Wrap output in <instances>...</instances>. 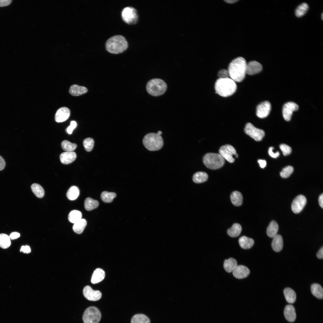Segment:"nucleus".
<instances>
[{
    "label": "nucleus",
    "instance_id": "10",
    "mask_svg": "<svg viewBox=\"0 0 323 323\" xmlns=\"http://www.w3.org/2000/svg\"><path fill=\"white\" fill-rule=\"evenodd\" d=\"M219 154L225 159L230 163L234 161L232 156L237 153L235 149L230 144H226L221 146L219 150Z\"/></svg>",
    "mask_w": 323,
    "mask_h": 323
},
{
    "label": "nucleus",
    "instance_id": "50",
    "mask_svg": "<svg viewBox=\"0 0 323 323\" xmlns=\"http://www.w3.org/2000/svg\"><path fill=\"white\" fill-rule=\"evenodd\" d=\"M20 236L19 233L17 232H13L11 233L9 237L10 239L13 240L19 238Z\"/></svg>",
    "mask_w": 323,
    "mask_h": 323
},
{
    "label": "nucleus",
    "instance_id": "49",
    "mask_svg": "<svg viewBox=\"0 0 323 323\" xmlns=\"http://www.w3.org/2000/svg\"><path fill=\"white\" fill-rule=\"evenodd\" d=\"M5 166V162L4 159L0 156V171L3 170Z\"/></svg>",
    "mask_w": 323,
    "mask_h": 323
},
{
    "label": "nucleus",
    "instance_id": "38",
    "mask_svg": "<svg viewBox=\"0 0 323 323\" xmlns=\"http://www.w3.org/2000/svg\"><path fill=\"white\" fill-rule=\"evenodd\" d=\"M9 236L4 234H0V247L3 249L8 248L11 244Z\"/></svg>",
    "mask_w": 323,
    "mask_h": 323
},
{
    "label": "nucleus",
    "instance_id": "53",
    "mask_svg": "<svg viewBox=\"0 0 323 323\" xmlns=\"http://www.w3.org/2000/svg\"><path fill=\"white\" fill-rule=\"evenodd\" d=\"M319 202L320 206L323 208V194H322L320 195L319 198Z\"/></svg>",
    "mask_w": 323,
    "mask_h": 323
},
{
    "label": "nucleus",
    "instance_id": "23",
    "mask_svg": "<svg viewBox=\"0 0 323 323\" xmlns=\"http://www.w3.org/2000/svg\"><path fill=\"white\" fill-rule=\"evenodd\" d=\"M239 243L242 248L247 249L251 248L253 246L254 241L252 239L244 236L239 239Z\"/></svg>",
    "mask_w": 323,
    "mask_h": 323
},
{
    "label": "nucleus",
    "instance_id": "14",
    "mask_svg": "<svg viewBox=\"0 0 323 323\" xmlns=\"http://www.w3.org/2000/svg\"><path fill=\"white\" fill-rule=\"evenodd\" d=\"M83 293L86 298L92 301L99 300L102 296L101 293L100 291L94 290L89 286H86L84 287Z\"/></svg>",
    "mask_w": 323,
    "mask_h": 323
},
{
    "label": "nucleus",
    "instance_id": "12",
    "mask_svg": "<svg viewBox=\"0 0 323 323\" xmlns=\"http://www.w3.org/2000/svg\"><path fill=\"white\" fill-rule=\"evenodd\" d=\"M307 203V199L305 196L300 195L296 197L292 201L291 209L295 214L300 212L303 209Z\"/></svg>",
    "mask_w": 323,
    "mask_h": 323
},
{
    "label": "nucleus",
    "instance_id": "15",
    "mask_svg": "<svg viewBox=\"0 0 323 323\" xmlns=\"http://www.w3.org/2000/svg\"><path fill=\"white\" fill-rule=\"evenodd\" d=\"M262 69V66L259 62L252 61L247 63L246 73L249 75H253L260 72Z\"/></svg>",
    "mask_w": 323,
    "mask_h": 323
},
{
    "label": "nucleus",
    "instance_id": "7",
    "mask_svg": "<svg viewBox=\"0 0 323 323\" xmlns=\"http://www.w3.org/2000/svg\"><path fill=\"white\" fill-rule=\"evenodd\" d=\"M101 318V314L97 307L91 306L84 311L83 320L84 323H98Z\"/></svg>",
    "mask_w": 323,
    "mask_h": 323
},
{
    "label": "nucleus",
    "instance_id": "46",
    "mask_svg": "<svg viewBox=\"0 0 323 323\" xmlns=\"http://www.w3.org/2000/svg\"><path fill=\"white\" fill-rule=\"evenodd\" d=\"M274 149V147H269L268 153L269 155L270 156L273 158H276L279 156L280 155L279 153L278 152H277L275 153H274L273 152V150Z\"/></svg>",
    "mask_w": 323,
    "mask_h": 323
},
{
    "label": "nucleus",
    "instance_id": "45",
    "mask_svg": "<svg viewBox=\"0 0 323 323\" xmlns=\"http://www.w3.org/2000/svg\"><path fill=\"white\" fill-rule=\"evenodd\" d=\"M77 124L75 121H71L70 125L67 128L66 131L69 134L72 133L73 130L76 127Z\"/></svg>",
    "mask_w": 323,
    "mask_h": 323
},
{
    "label": "nucleus",
    "instance_id": "21",
    "mask_svg": "<svg viewBox=\"0 0 323 323\" xmlns=\"http://www.w3.org/2000/svg\"><path fill=\"white\" fill-rule=\"evenodd\" d=\"M87 91V89L85 87L74 84L71 86L69 92L73 96H78L86 93Z\"/></svg>",
    "mask_w": 323,
    "mask_h": 323
},
{
    "label": "nucleus",
    "instance_id": "26",
    "mask_svg": "<svg viewBox=\"0 0 323 323\" xmlns=\"http://www.w3.org/2000/svg\"><path fill=\"white\" fill-rule=\"evenodd\" d=\"M284 293L287 301L289 303L292 304L296 300V294L295 292L290 288H286L284 290Z\"/></svg>",
    "mask_w": 323,
    "mask_h": 323
},
{
    "label": "nucleus",
    "instance_id": "34",
    "mask_svg": "<svg viewBox=\"0 0 323 323\" xmlns=\"http://www.w3.org/2000/svg\"><path fill=\"white\" fill-rule=\"evenodd\" d=\"M80 191L76 186H71L68 191L66 195L68 198L71 200L76 199L79 195Z\"/></svg>",
    "mask_w": 323,
    "mask_h": 323
},
{
    "label": "nucleus",
    "instance_id": "52",
    "mask_svg": "<svg viewBox=\"0 0 323 323\" xmlns=\"http://www.w3.org/2000/svg\"><path fill=\"white\" fill-rule=\"evenodd\" d=\"M258 162L259 163L260 167L262 168H264L266 165V162L265 160L259 159L258 160Z\"/></svg>",
    "mask_w": 323,
    "mask_h": 323
},
{
    "label": "nucleus",
    "instance_id": "51",
    "mask_svg": "<svg viewBox=\"0 0 323 323\" xmlns=\"http://www.w3.org/2000/svg\"><path fill=\"white\" fill-rule=\"evenodd\" d=\"M317 257L319 259H322L323 258V247L319 249L316 254Z\"/></svg>",
    "mask_w": 323,
    "mask_h": 323
},
{
    "label": "nucleus",
    "instance_id": "39",
    "mask_svg": "<svg viewBox=\"0 0 323 323\" xmlns=\"http://www.w3.org/2000/svg\"><path fill=\"white\" fill-rule=\"evenodd\" d=\"M116 196V194L115 193L104 191L102 193L101 198L103 202L110 203L112 201L113 199L115 198Z\"/></svg>",
    "mask_w": 323,
    "mask_h": 323
},
{
    "label": "nucleus",
    "instance_id": "31",
    "mask_svg": "<svg viewBox=\"0 0 323 323\" xmlns=\"http://www.w3.org/2000/svg\"><path fill=\"white\" fill-rule=\"evenodd\" d=\"M208 177V176L206 173L203 172H198L194 174L193 180L195 183H200L206 181Z\"/></svg>",
    "mask_w": 323,
    "mask_h": 323
},
{
    "label": "nucleus",
    "instance_id": "42",
    "mask_svg": "<svg viewBox=\"0 0 323 323\" xmlns=\"http://www.w3.org/2000/svg\"><path fill=\"white\" fill-rule=\"evenodd\" d=\"M293 168L291 166H288L284 167L281 171L280 175L281 177L286 178L289 177L292 173Z\"/></svg>",
    "mask_w": 323,
    "mask_h": 323
},
{
    "label": "nucleus",
    "instance_id": "43",
    "mask_svg": "<svg viewBox=\"0 0 323 323\" xmlns=\"http://www.w3.org/2000/svg\"><path fill=\"white\" fill-rule=\"evenodd\" d=\"M280 148L284 156L289 155L291 152L292 149L290 147L285 144H282L280 145Z\"/></svg>",
    "mask_w": 323,
    "mask_h": 323
},
{
    "label": "nucleus",
    "instance_id": "22",
    "mask_svg": "<svg viewBox=\"0 0 323 323\" xmlns=\"http://www.w3.org/2000/svg\"><path fill=\"white\" fill-rule=\"evenodd\" d=\"M105 276V272L102 269L99 268L96 269L92 274L91 282L93 284L97 283L103 280Z\"/></svg>",
    "mask_w": 323,
    "mask_h": 323
},
{
    "label": "nucleus",
    "instance_id": "19",
    "mask_svg": "<svg viewBox=\"0 0 323 323\" xmlns=\"http://www.w3.org/2000/svg\"><path fill=\"white\" fill-rule=\"evenodd\" d=\"M284 314L286 319L288 321L293 322L295 320L296 314L295 308L293 305H287L284 310Z\"/></svg>",
    "mask_w": 323,
    "mask_h": 323
},
{
    "label": "nucleus",
    "instance_id": "57",
    "mask_svg": "<svg viewBox=\"0 0 323 323\" xmlns=\"http://www.w3.org/2000/svg\"><path fill=\"white\" fill-rule=\"evenodd\" d=\"M323 13H322V19H323Z\"/></svg>",
    "mask_w": 323,
    "mask_h": 323
},
{
    "label": "nucleus",
    "instance_id": "17",
    "mask_svg": "<svg viewBox=\"0 0 323 323\" xmlns=\"http://www.w3.org/2000/svg\"><path fill=\"white\" fill-rule=\"evenodd\" d=\"M250 271L246 266L243 265H238L232 271L233 275L236 278L242 279L247 277Z\"/></svg>",
    "mask_w": 323,
    "mask_h": 323
},
{
    "label": "nucleus",
    "instance_id": "33",
    "mask_svg": "<svg viewBox=\"0 0 323 323\" xmlns=\"http://www.w3.org/2000/svg\"><path fill=\"white\" fill-rule=\"evenodd\" d=\"M99 205L97 201L89 197L86 198L84 201V207L86 210L88 211L96 208Z\"/></svg>",
    "mask_w": 323,
    "mask_h": 323
},
{
    "label": "nucleus",
    "instance_id": "48",
    "mask_svg": "<svg viewBox=\"0 0 323 323\" xmlns=\"http://www.w3.org/2000/svg\"><path fill=\"white\" fill-rule=\"evenodd\" d=\"M12 1L11 0H0V7L7 6L10 4Z\"/></svg>",
    "mask_w": 323,
    "mask_h": 323
},
{
    "label": "nucleus",
    "instance_id": "1",
    "mask_svg": "<svg viewBox=\"0 0 323 323\" xmlns=\"http://www.w3.org/2000/svg\"><path fill=\"white\" fill-rule=\"evenodd\" d=\"M246 60L242 57H237L232 60L228 70L230 78L235 82L242 81L246 73Z\"/></svg>",
    "mask_w": 323,
    "mask_h": 323
},
{
    "label": "nucleus",
    "instance_id": "40",
    "mask_svg": "<svg viewBox=\"0 0 323 323\" xmlns=\"http://www.w3.org/2000/svg\"><path fill=\"white\" fill-rule=\"evenodd\" d=\"M62 149L66 152H71L74 150L77 147L75 143L70 142L67 140H64L61 144Z\"/></svg>",
    "mask_w": 323,
    "mask_h": 323
},
{
    "label": "nucleus",
    "instance_id": "28",
    "mask_svg": "<svg viewBox=\"0 0 323 323\" xmlns=\"http://www.w3.org/2000/svg\"><path fill=\"white\" fill-rule=\"evenodd\" d=\"M311 291L312 294L318 298H323V289L319 284L317 283L312 284L311 286Z\"/></svg>",
    "mask_w": 323,
    "mask_h": 323
},
{
    "label": "nucleus",
    "instance_id": "56",
    "mask_svg": "<svg viewBox=\"0 0 323 323\" xmlns=\"http://www.w3.org/2000/svg\"><path fill=\"white\" fill-rule=\"evenodd\" d=\"M235 156H236V158H237V157H238V154H237V153H236V154H235Z\"/></svg>",
    "mask_w": 323,
    "mask_h": 323
},
{
    "label": "nucleus",
    "instance_id": "35",
    "mask_svg": "<svg viewBox=\"0 0 323 323\" xmlns=\"http://www.w3.org/2000/svg\"><path fill=\"white\" fill-rule=\"evenodd\" d=\"M308 4L303 2L299 5L295 11V16L298 17H300L305 14L309 9Z\"/></svg>",
    "mask_w": 323,
    "mask_h": 323
},
{
    "label": "nucleus",
    "instance_id": "24",
    "mask_svg": "<svg viewBox=\"0 0 323 323\" xmlns=\"http://www.w3.org/2000/svg\"><path fill=\"white\" fill-rule=\"evenodd\" d=\"M232 203L236 206H240L243 203V197L241 193L237 191L233 192L230 195Z\"/></svg>",
    "mask_w": 323,
    "mask_h": 323
},
{
    "label": "nucleus",
    "instance_id": "54",
    "mask_svg": "<svg viewBox=\"0 0 323 323\" xmlns=\"http://www.w3.org/2000/svg\"><path fill=\"white\" fill-rule=\"evenodd\" d=\"M224 1H226V2H227V3H229V4H233V3H235L237 1H238V0H225Z\"/></svg>",
    "mask_w": 323,
    "mask_h": 323
},
{
    "label": "nucleus",
    "instance_id": "5",
    "mask_svg": "<svg viewBox=\"0 0 323 323\" xmlns=\"http://www.w3.org/2000/svg\"><path fill=\"white\" fill-rule=\"evenodd\" d=\"M146 90L152 96H158L163 94L167 89L166 83L159 79L151 80L147 83Z\"/></svg>",
    "mask_w": 323,
    "mask_h": 323
},
{
    "label": "nucleus",
    "instance_id": "8",
    "mask_svg": "<svg viewBox=\"0 0 323 323\" xmlns=\"http://www.w3.org/2000/svg\"><path fill=\"white\" fill-rule=\"evenodd\" d=\"M121 15L123 20L129 24H135L138 19L137 11L132 7L124 8L122 11Z\"/></svg>",
    "mask_w": 323,
    "mask_h": 323
},
{
    "label": "nucleus",
    "instance_id": "4",
    "mask_svg": "<svg viewBox=\"0 0 323 323\" xmlns=\"http://www.w3.org/2000/svg\"><path fill=\"white\" fill-rule=\"evenodd\" d=\"M143 142L144 147L150 151L159 150L162 148L163 145L162 137L154 133H150L146 135Z\"/></svg>",
    "mask_w": 323,
    "mask_h": 323
},
{
    "label": "nucleus",
    "instance_id": "41",
    "mask_svg": "<svg viewBox=\"0 0 323 323\" xmlns=\"http://www.w3.org/2000/svg\"><path fill=\"white\" fill-rule=\"evenodd\" d=\"M94 140L92 138H88L85 139L83 141V144L85 150L87 152L91 151L94 145Z\"/></svg>",
    "mask_w": 323,
    "mask_h": 323
},
{
    "label": "nucleus",
    "instance_id": "25",
    "mask_svg": "<svg viewBox=\"0 0 323 323\" xmlns=\"http://www.w3.org/2000/svg\"><path fill=\"white\" fill-rule=\"evenodd\" d=\"M279 226L278 223L275 220L272 221L268 227L266 233L269 237L273 238L277 234Z\"/></svg>",
    "mask_w": 323,
    "mask_h": 323
},
{
    "label": "nucleus",
    "instance_id": "18",
    "mask_svg": "<svg viewBox=\"0 0 323 323\" xmlns=\"http://www.w3.org/2000/svg\"><path fill=\"white\" fill-rule=\"evenodd\" d=\"M77 157L75 152H66L62 153L60 156L61 162L64 164H68L74 162Z\"/></svg>",
    "mask_w": 323,
    "mask_h": 323
},
{
    "label": "nucleus",
    "instance_id": "30",
    "mask_svg": "<svg viewBox=\"0 0 323 323\" xmlns=\"http://www.w3.org/2000/svg\"><path fill=\"white\" fill-rule=\"evenodd\" d=\"M86 224V220L81 219L74 224L72 228L73 230L77 234H81L83 231Z\"/></svg>",
    "mask_w": 323,
    "mask_h": 323
},
{
    "label": "nucleus",
    "instance_id": "47",
    "mask_svg": "<svg viewBox=\"0 0 323 323\" xmlns=\"http://www.w3.org/2000/svg\"><path fill=\"white\" fill-rule=\"evenodd\" d=\"M20 252L24 253H29L31 252V248L27 245L22 246L20 249Z\"/></svg>",
    "mask_w": 323,
    "mask_h": 323
},
{
    "label": "nucleus",
    "instance_id": "6",
    "mask_svg": "<svg viewBox=\"0 0 323 323\" xmlns=\"http://www.w3.org/2000/svg\"><path fill=\"white\" fill-rule=\"evenodd\" d=\"M203 162L208 168L216 170L222 167L225 163V159L219 153H208L203 157Z\"/></svg>",
    "mask_w": 323,
    "mask_h": 323
},
{
    "label": "nucleus",
    "instance_id": "55",
    "mask_svg": "<svg viewBox=\"0 0 323 323\" xmlns=\"http://www.w3.org/2000/svg\"><path fill=\"white\" fill-rule=\"evenodd\" d=\"M162 132H161V131H158V132H157V134H158V135H161V134H162Z\"/></svg>",
    "mask_w": 323,
    "mask_h": 323
},
{
    "label": "nucleus",
    "instance_id": "27",
    "mask_svg": "<svg viewBox=\"0 0 323 323\" xmlns=\"http://www.w3.org/2000/svg\"><path fill=\"white\" fill-rule=\"evenodd\" d=\"M237 262L236 260L232 258H230L228 259L225 260L223 264V267L225 270L228 272H231L237 266Z\"/></svg>",
    "mask_w": 323,
    "mask_h": 323
},
{
    "label": "nucleus",
    "instance_id": "9",
    "mask_svg": "<svg viewBox=\"0 0 323 323\" xmlns=\"http://www.w3.org/2000/svg\"><path fill=\"white\" fill-rule=\"evenodd\" d=\"M244 130L246 134L257 141H261L265 134L263 130L255 127L250 123L246 124Z\"/></svg>",
    "mask_w": 323,
    "mask_h": 323
},
{
    "label": "nucleus",
    "instance_id": "3",
    "mask_svg": "<svg viewBox=\"0 0 323 323\" xmlns=\"http://www.w3.org/2000/svg\"><path fill=\"white\" fill-rule=\"evenodd\" d=\"M128 46L127 42L123 36L116 35L109 38L106 41V47L109 52L118 54L124 52Z\"/></svg>",
    "mask_w": 323,
    "mask_h": 323
},
{
    "label": "nucleus",
    "instance_id": "11",
    "mask_svg": "<svg viewBox=\"0 0 323 323\" xmlns=\"http://www.w3.org/2000/svg\"><path fill=\"white\" fill-rule=\"evenodd\" d=\"M298 105L293 102H289L285 103L282 109L283 118L287 121H290L293 112L297 110L298 109Z\"/></svg>",
    "mask_w": 323,
    "mask_h": 323
},
{
    "label": "nucleus",
    "instance_id": "20",
    "mask_svg": "<svg viewBox=\"0 0 323 323\" xmlns=\"http://www.w3.org/2000/svg\"><path fill=\"white\" fill-rule=\"evenodd\" d=\"M283 246V239L281 236L277 234L273 237L272 247L274 251L276 252L281 251Z\"/></svg>",
    "mask_w": 323,
    "mask_h": 323
},
{
    "label": "nucleus",
    "instance_id": "36",
    "mask_svg": "<svg viewBox=\"0 0 323 323\" xmlns=\"http://www.w3.org/2000/svg\"><path fill=\"white\" fill-rule=\"evenodd\" d=\"M82 213L80 211L73 210L71 211L68 215V220L71 223L74 224L81 219Z\"/></svg>",
    "mask_w": 323,
    "mask_h": 323
},
{
    "label": "nucleus",
    "instance_id": "37",
    "mask_svg": "<svg viewBox=\"0 0 323 323\" xmlns=\"http://www.w3.org/2000/svg\"><path fill=\"white\" fill-rule=\"evenodd\" d=\"M31 190L35 196L39 198L42 197L44 195V191L39 185L34 183L31 186Z\"/></svg>",
    "mask_w": 323,
    "mask_h": 323
},
{
    "label": "nucleus",
    "instance_id": "2",
    "mask_svg": "<svg viewBox=\"0 0 323 323\" xmlns=\"http://www.w3.org/2000/svg\"><path fill=\"white\" fill-rule=\"evenodd\" d=\"M216 93L223 97H227L233 95L236 91L237 86L235 82L229 77L218 78L214 86Z\"/></svg>",
    "mask_w": 323,
    "mask_h": 323
},
{
    "label": "nucleus",
    "instance_id": "44",
    "mask_svg": "<svg viewBox=\"0 0 323 323\" xmlns=\"http://www.w3.org/2000/svg\"><path fill=\"white\" fill-rule=\"evenodd\" d=\"M217 75L220 78H225L229 77L228 71L226 69H222L220 70Z\"/></svg>",
    "mask_w": 323,
    "mask_h": 323
},
{
    "label": "nucleus",
    "instance_id": "16",
    "mask_svg": "<svg viewBox=\"0 0 323 323\" xmlns=\"http://www.w3.org/2000/svg\"><path fill=\"white\" fill-rule=\"evenodd\" d=\"M70 111L66 107H62L59 109L55 115V120L57 122H61L66 120L69 117Z\"/></svg>",
    "mask_w": 323,
    "mask_h": 323
},
{
    "label": "nucleus",
    "instance_id": "32",
    "mask_svg": "<svg viewBox=\"0 0 323 323\" xmlns=\"http://www.w3.org/2000/svg\"><path fill=\"white\" fill-rule=\"evenodd\" d=\"M131 323H150L148 317L142 314H137L132 318Z\"/></svg>",
    "mask_w": 323,
    "mask_h": 323
},
{
    "label": "nucleus",
    "instance_id": "13",
    "mask_svg": "<svg viewBox=\"0 0 323 323\" xmlns=\"http://www.w3.org/2000/svg\"><path fill=\"white\" fill-rule=\"evenodd\" d=\"M271 108V104L269 101H266L261 102L257 107V116L261 118L266 117L269 114Z\"/></svg>",
    "mask_w": 323,
    "mask_h": 323
},
{
    "label": "nucleus",
    "instance_id": "29",
    "mask_svg": "<svg viewBox=\"0 0 323 323\" xmlns=\"http://www.w3.org/2000/svg\"><path fill=\"white\" fill-rule=\"evenodd\" d=\"M242 227L239 223H235L232 227L228 229L227 231L228 235L231 237H236L238 236L242 231Z\"/></svg>",
    "mask_w": 323,
    "mask_h": 323
}]
</instances>
